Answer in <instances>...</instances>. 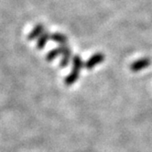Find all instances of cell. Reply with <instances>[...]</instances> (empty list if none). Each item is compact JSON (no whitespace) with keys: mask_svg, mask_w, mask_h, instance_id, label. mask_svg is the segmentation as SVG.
Listing matches in <instances>:
<instances>
[{"mask_svg":"<svg viewBox=\"0 0 152 152\" xmlns=\"http://www.w3.org/2000/svg\"><path fill=\"white\" fill-rule=\"evenodd\" d=\"M104 60V54L102 53H95L94 55H93L87 61H86L84 63V66L86 69H93L95 65L97 64H100L101 62H103Z\"/></svg>","mask_w":152,"mask_h":152,"instance_id":"obj_1","label":"cell"},{"mask_svg":"<svg viewBox=\"0 0 152 152\" xmlns=\"http://www.w3.org/2000/svg\"><path fill=\"white\" fill-rule=\"evenodd\" d=\"M151 61L148 58H144V59H140L137 61H134L132 64H131V70L133 72H139L143 69H146L147 67H148L150 65Z\"/></svg>","mask_w":152,"mask_h":152,"instance_id":"obj_2","label":"cell"},{"mask_svg":"<svg viewBox=\"0 0 152 152\" xmlns=\"http://www.w3.org/2000/svg\"><path fill=\"white\" fill-rule=\"evenodd\" d=\"M61 47V50H62L61 54L63 55V58H62L61 62V67H66L67 65L69 64V62H70V59H71V56H72L71 49L67 45H62Z\"/></svg>","mask_w":152,"mask_h":152,"instance_id":"obj_3","label":"cell"},{"mask_svg":"<svg viewBox=\"0 0 152 152\" xmlns=\"http://www.w3.org/2000/svg\"><path fill=\"white\" fill-rule=\"evenodd\" d=\"M80 71H81V70H79V69L72 68V72L67 76L66 79H65V83H66L67 85H72V84H73L76 81L78 80V78H79Z\"/></svg>","mask_w":152,"mask_h":152,"instance_id":"obj_4","label":"cell"},{"mask_svg":"<svg viewBox=\"0 0 152 152\" xmlns=\"http://www.w3.org/2000/svg\"><path fill=\"white\" fill-rule=\"evenodd\" d=\"M44 27L42 25H37L34 28V30H32V32L28 36V39H34L38 37H40L43 33H44Z\"/></svg>","mask_w":152,"mask_h":152,"instance_id":"obj_5","label":"cell"},{"mask_svg":"<svg viewBox=\"0 0 152 152\" xmlns=\"http://www.w3.org/2000/svg\"><path fill=\"white\" fill-rule=\"evenodd\" d=\"M51 39L54 40V41H56L57 43H59L60 46H62V45H67V38L66 36H64L62 34H60V33H56V34H53L51 36Z\"/></svg>","mask_w":152,"mask_h":152,"instance_id":"obj_6","label":"cell"},{"mask_svg":"<svg viewBox=\"0 0 152 152\" xmlns=\"http://www.w3.org/2000/svg\"><path fill=\"white\" fill-rule=\"evenodd\" d=\"M49 39H50V35L47 33V32L44 31V33H43V34L39 37V41H38V48H39V49H42L43 47L45 46V44L47 43V41L49 40Z\"/></svg>","mask_w":152,"mask_h":152,"instance_id":"obj_7","label":"cell"},{"mask_svg":"<svg viewBox=\"0 0 152 152\" xmlns=\"http://www.w3.org/2000/svg\"><path fill=\"white\" fill-rule=\"evenodd\" d=\"M61 53H62V50H61V47L60 46L59 48H57L55 50H50V52L47 55V59L49 61H52V60H54L55 58H57L60 55V54H61Z\"/></svg>","mask_w":152,"mask_h":152,"instance_id":"obj_8","label":"cell"}]
</instances>
